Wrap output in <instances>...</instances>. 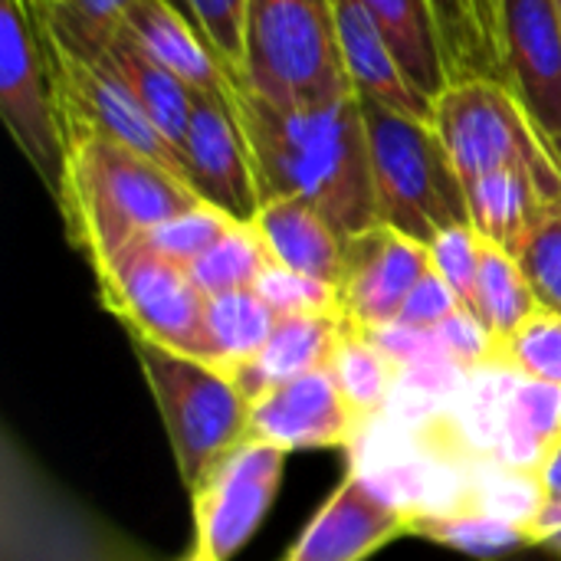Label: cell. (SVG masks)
Instances as JSON below:
<instances>
[{"mask_svg": "<svg viewBox=\"0 0 561 561\" xmlns=\"http://www.w3.org/2000/svg\"><path fill=\"white\" fill-rule=\"evenodd\" d=\"M539 309L561 316V194L546 201L513 250Z\"/></svg>", "mask_w": 561, "mask_h": 561, "instance_id": "cell-30", "label": "cell"}, {"mask_svg": "<svg viewBox=\"0 0 561 561\" xmlns=\"http://www.w3.org/2000/svg\"><path fill=\"white\" fill-rule=\"evenodd\" d=\"M529 539H533V546H542L561 559V500L542 503V510L529 523Z\"/></svg>", "mask_w": 561, "mask_h": 561, "instance_id": "cell-39", "label": "cell"}, {"mask_svg": "<svg viewBox=\"0 0 561 561\" xmlns=\"http://www.w3.org/2000/svg\"><path fill=\"white\" fill-rule=\"evenodd\" d=\"M358 102L368 135L378 224H388L424 247L440 230L470 224L463 181L434 122L398 115L368 99Z\"/></svg>", "mask_w": 561, "mask_h": 561, "instance_id": "cell-4", "label": "cell"}, {"mask_svg": "<svg viewBox=\"0 0 561 561\" xmlns=\"http://www.w3.org/2000/svg\"><path fill=\"white\" fill-rule=\"evenodd\" d=\"M444 352L467 371L496 365V339L490 335V329L467 309H457L440 329H434Z\"/></svg>", "mask_w": 561, "mask_h": 561, "instance_id": "cell-37", "label": "cell"}, {"mask_svg": "<svg viewBox=\"0 0 561 561\" xmlns=\"http://www.w3.org/2000/svg\"><path fill=\"white\" fill-rule=\"evenodd\" d=\"M128 339L164 417L181 483L194 493L233 447L250 440V398L224 368L204 358L135 332Z\"/></svg>", "mask_w": 561, "mask_h": 561, "instance_id": "cell-5", "label": "cell"}, {"mask_svg": "<svg viewBox=\"0 0 561 561\" xmlns=\"http://www.w3.org/2000/svg\"><path fill=\"white\" fill-rule=\"evenodd\" d=\"M434 128L463 184L490 171H523L546 197L561 194V161L506 82L483 76L447 82L434 99Z\"/></svg>", "mask_w": 561, "mask_h": 561, "instance_id": "cell-6", "label": "cell"}, {"mask_svg": "<svg viewBox=\"0 0 561 561\" xmlns=\"http://www.w3.org/2000/svg\"><path fill=\"white\" fill-rule=\"evenodd\" d=\"M329 375L335 378L345 404L362 424L385 414L388 398L398 385V365L381 352V345L365 329H355L348 322L332 355Z\"/></svg>", "mask_w": 561, "mask_h": 561, "instance_id": "cell-26", "label": "cell"}, {"mask_svg": "<svg viewBox=\"0 0 561 561\" xmlns=\"http://www.w3.org/2000/svg\"><path fill=\"white\" fill-rule=\"evenodd\" d=\"M233 102L250 141L263 204L299 197L312 204L342 240L378 224L358 95L332 105L283 108L233 79Z\"/></svg>", "mask_w": 561, "mask_h": 561, "instance_id": "cell-1", "label": "cell"}, {"mask_svg": "<svg viewBox=\"0 0 561 561\" xmlns=\"http://www.w3.org/2000/svg\"><path fill=\"white\" fill-rule=\"evenodd\" d=\"M408 536L447 546L473 561L506 559L533 546L523 526L496 519L483 510H463V513H447V516H414L408 526Z\"/></svg>", "mask_w": 561, "mask_h": 561, "instance_id": "cell-27", "label": "cell"}, {"mask_svg": "<svg viewBox=\"0 0 561 561\" xmlns=\"http://www.w3.org/2000/svg\"><path fill=\"white\" fill-rule=\"evenodd\" d=\"M184 181L191 191L237 224H253L263 201L247 131L230 92H197L194 115L181 145Z\"/></svg>", "mask_w": 561, "mask_h": 561, "instance_id": "cell-10", "label": "cell"}, {"mask_svg": "<svg viewBox=\"0 0 561 561\" xmlns=\"http://www.w3.org/2000/svg\"><path fill=\"white\" fill-rule=\"evenodd\" d=\"M39 7H53V3H59V0H36Z\"/></svg>", "mask_w": 561, "mask_h": 561, "instance_id": "cell-43", "label": "cell"}, {"mask_svg": "<svg viewBox=\"0 0 561 561\" xmlns=\"http://www.w3.org/2000/svg\"><path fill=\"white\" fill-rule=\"evenodd\" d=\"M539 309L516 256L483 240L480 279H477V319L490 329L496 345L510 339Z\"/></svg>", "mask_w": 561, "mask_h": 561, "instance_id": "cell-29", "label": "cell"}, {"mask_svg": "<svg viewBox=\"0 0 561 561\" xmlns=\"http://www.w3.org/2000/svg\"><path fill=\"white\" fill-rule=\"evenodd\" d=\"M131 3L135 0H59L53 7H39V13L59 46L79 56H99L118 33Z\"/></svg>", "mask_w": 561, "mask_h": 561, "instance_id": "cell-31", "label": "cell"}, {"mask_svg": "<svg viewBox=\"0 0 561 561\" xmlns=\"http://www.w3.org/2000/svg\"><path fill=\"white\" fill-rule=\"evenodd\" d=\"M0 115L53 197L66 171L56 56L36 0H0Z\"/></svg>", "mask_w": 561, "mask_h": 561, "instance_id": "cell-7", "label": "cell"}, {"mask_svg": "<svg viewBox=\"0 0 561 561\" xmlns=\"http://www.w3.org/2000/svg\"><path fill=\"white\" fill-rule=\"evenodd\" d=\"M279 316L256 289H233L210 296L204 306V329L210 345V365L227 375L253 362L276 332Z\"/></svg>", "mask_w": 561, "mask_h": 561, "instance_id": "cell-25", "label": "cell"}, {"mask_svg": "<svg viewBox=\"0 0 561 561\" xmlns=\"http://www.w3.org/2000/svg\"><path fill=\"white\" fill-rule=\"evenodd\" d=\"M431 266L434 273L457 293L460 306L477 316V279H480V256H483V237L470 227H447L431 243Z\"/></svg>", "mask_w": 561, "mask_h": 561, "instance_id": "cell-33", "label": "cell"}, {"mask_svg": "<svg viewBox=\"0 0 561 561\" xmlns=\"http://www.w3.org/2000/svg\"><path fill=\"white\" fill-rule=\"evenodd\" d=\"M467 191V210H470V227L486 240L503 250H516L529 224L539 217L546 207V191L536 184V178L523 171H490L463 184Z\"/></svg>", "mask_w": 561, "mask_h": 561, "instance_id": "cell-23", "label": "cell"}, {"mask_svg": "<svg viewBox=\"0 0 561 561\" xmlns=\"http://www.w3.org/2000/svg\"><path fill=\"white\" fill-rule=\"evenodd\" d=\"M431 270V250L388 224L348 237L335 286L345 322L365 332L394 325L408 296Z\"/></svg>", "mask_w": 561, "mask_h": 561, "instance_id": "cell-11", "label": "cell"}, {"mask_svg": "<svg viewBox=\"0 0 561 561\" xmlns=\"http://www.w3.org/2000/svg\"><path fill=\"white\" fill-rule=\"evenodd\" d=\"M122 30L194 92L233 89V76L178 0H135L125 10Z\"/></svg>", "mask_w": 561, "mask_h": 561, "instance_id": "cell-17", "label": "cell"}, {"mask_svg": "<svg viewBox=\"0 0 561 561\" xmlns=\"http://www.w3.org/2000/svg\"><path fill=\"white\" fill-rule=\"evenodd\" d=\"M408 526L411 516L352 470L312 516L286 561H365L391 539L408 536Z\"/></svg>", "mask_w": 561, "mask_h": 561, "instance_id": "cell-15", "label": "cell"}, {"mask_svg": "<svg viewBox=\"0 0 561 561\" xmlns=\"http://www.w3.org/2000/svg\"><path fill=\"white\" fill-rule=\"evenodd\" d=\"M457 309H463L460 299H457V293L431 270V273L414 286V293L408 296V302H404V309H401V316H398V325L434 332V329H440Z\"/></svg>", "mask_w": 561, "mask_h": 561, "instance_id": "cell-38", "label": "cell"}, {"mask_svg": "<svg viewBox=\"0 0 561 561\" xmlns=\"http://www.w3.org/2000/svg\"><path fill=\"white\" fill-rule=\"evenodd\" d=\"M53 56H56V79H59V99H62L66 122L95 128V131L154 158L158 164L171 168L184 181V164H181L178 148L145 115V108L138 105L135 92L112 66L105 49L99 56H79L53 39Z\"/></svg>", "mask_w": 561, "mask_h": 561, "instance_id": "cell-12", "label": "cell"}, {"mask_svg": "<svg viewBox=\"0 0 561 561\" xmlns=\"http://www.w3.org/2000/svg\"><path fill=\"white\" fill-rule=\"evenodd\" d=\"M496 365L561 388V316L536 309L510 339L496 345Z\"/></svg>", "mask_w": 561, "mask_h": 561, "instance_id": "cell-32", "label": "cell"}, {"mask_svg": "<svg viewBox=\"0 0 561 561\" xmlns=\"http://www.w3.org/2000/svg\"><path fill=\"white\" fill-rule=\"evenodd\" d=\"M506 85L561 161L559 0H506Z\"/></svg>", "mask_w": 561, "mask_h": 561, "instance_id": "cell-13", "label": "cell"}, {"mask_svg": "<svg viewBox=\"0 0 561 561\" xmlns=\"http://www.w3.org/2000/svg\"><path fill=\"white\" fill-rule=\"evenodd\" d=\"M230 224H233V220H230L227 214H220L217 207H210V204L201 201L194 210H187V214H181V217L161 224L158 230L145 233V240H148L151 250H158V253L168 256L171 263L191 266L197 256H204V253L220 240V233H224Z\"/></svg>", "mask_w": 561, "mask_h": 561, "instance_id": "cell-34", "label": "cell"}, {"mask_svg": "<svg viewBox=\"0 0 561 561\" xmlns=\"http://www.w3.org/2000/svg\"><path fill=\"white\" fill-rule=\"evenodd\" d=\"M447 76L506 82V0H427Z\"/></svg>", "mask_w": 561, "mask_h": 561, "instance_id": "cell-19", "label": "cell"}, {"mask_svg": "<svg viewBox=\"0 0 561 561\" xmlns=\"http://www.w3.org/2000/svg\"><path fill=\"white\" fill-rule=\"evenodd\" d=\"M92 270L99 276L102 306L115 312L128 332L210 362L204 329L207 296L194 286L187 266L171 263L138 237Z\"/></svg>", "mask_w": 561, "mask_h": 561, "instance_id": "cell-8", "label": "cell"}, {"mask_svg": "<svg viewBox=\"0 0 561 561\" xmlns=\"http://www.w3.org/2000/svg\"><path fill=\"white\" fill-rule=\"evenodd\" d=\"M237 82L283 108L332 105L355 95L342 59L335 0H247Z\"/></svg>", "mask_w": 561, "mask_h": 561, "instance_id": "cell-3", "label": "cell"}, {"mask_svg": "<svg viewBox=\"0 0 561 561\" xmlns=\"http://www.w3.org/2000/svg\"><path fill=\"white\" fill-rule=\"evenodd\" d=\"M559 7H561V0H559Z\"/></svg>", "mask_w": 561, "mask_h": 561, "instance_id": "cell-44", "label": "cell"}, {"mask_svg": "<svg viewBox=\"0 0 561 561\" xmlns=\"http://www.w3.org/2000/svg\"><path fill=\"white\" fill-rule=\"evenodd\" d=\"M335 23L355 95L378 102L398 115L434 122V99L411 82L371 13L358 0H335Z\"/></svg>", "mask_w": 561, "mask_h": 561, "instance_id": "cell-16", "label": "cell"}, {"mask_svg": "<svg viewBox=\"0 0 561 561\" xmlns=\"http://www.w3.org/2000/svg\"><path fill=\"white\" fill-rule=\"evenodd\" d=\"M253 224L279 266L339 286L345 240L312 204L299 197H276L260 207Z\"/></svg>", "mask_w": 561, "mask_h": 561, "instance_id": "cell-20", "label": "cell"}, {"mask_svg": "<svg viewBox=\"0 0 561 561\" xmlns=\"http://www.w3.org/2000/svg\"><path fill=\"white\" fill-rule=\"evenodd\" d=\"M536 477H539V486H542L546 500H561V437L556 440V447L542 457Z\"/></svg>", "mask_w": 561, "mask_h": 561, "instance_id": "cell-40", "label": "cell"}, {"mask_svg": "<svg viewBox=\"0 0 561 561\" xmlns=\"http://www.w3.org/2000/svg\"><path fill=\"white\" fill-rule=\"evenodd\" d=\"M56 204L72 247L95 266L125 243L194 210L201 197L154 158L66 122V171Z\"/></svg>", "mask_w": 561, "mask_h": 561, "instance_id": "cell-2", "label": "cell"}, {"mask_svg": "<svg viewBox=\"0 0 561 561\" xmlns=\"http://www.w3.org/2000/svg\"><path fill=\"white\" fill-rule=\"evenodd\" d=\"M273 263L276 260H273L263 233L256 230V224L233 220L220 233V240L187 266V273H191L194 286L210 299V296L233 293V289H253L256 279Z\"/></svg>", "mask_w": 561, "mask_h": 561, "instance_id": "cell-28", "label": "cell"}, {"mask_svg": "<svg viewBox=\"0 0 561 561\" xmlns=\"http://www.w3.org/2000/svg\"><path fill=\"white\" fill-rule=\"evenodd\" d=\"M184 13L197 23L217 59L237 79L243 66V30H247V0H178Z\"/></svg>", "mask_w": 561, "mask_h": 561, "instance_id": "cell-36", "label": "cell"}, {"mask_svg": "<svg viewBox=\"0 0 561 561\" xmlns=\"http://www.w3.org/2000/svg\"><path fill=\"white\" fill-rule=\"evenodd\" d=\"M496 561H561L559 556H552L549 549H542V546H529V549H523V552H513V556H506V559H496Z\"/></svg>", "mask_w": 561, "mask_h": 561, "instance_id": "cell-41", "label": "cell"}, {"mask_svg": "<svg viewBox=\"0 0 561 561\" xmlns=\"http://www.w3.org/2000/svg\"><path fill=\"white\" fill-rule=\"evenodd\" d=\"M345 316L342 312H306V316H286L276 322L273 339L266 348L230 371V378L240 385V391L250 398V404L293 378H302L309 371H322L332 365V355L342 342Z\"/></svg>", "mask_w": 561, "mask_h": 561, "instance_id": "cell-18", "label": "cell"}, {"mask_svg": "<svg viewBox=\"0 0 561 561\" xmlns=\"http://www.w3.org/2000/svg\"><path fill=\"white\" fill-rule=\"evenodd\" d=\"M561 437V388L533 381V378H516L506 414H503V434L496 444L493 460L536 473L542 457L556 447Z\"/></svg>", "mask_w": 561, "mask_h": 561, "instance_id": "cell-24", "label": "cell"}, {"mask_svg": "<svg viewBox=\"0 0 561 561\" xmlns=\"http://www.w3.org/2000/svg\"><path fill=\"white\" fill-rule=\"evenodd\" d=\"M358 3L371 13V20L385 33L391 53L398 56L411 82L424 95L437 99L447 89L450 76L427 0H358Z\"/></svg>", "mask_w": 561, "mask_h": 561, "instance_id": "cell-22", "label": "cell"}, {"mask_svg": "<svg viewBox=\"0 0 561 561\" xmlns=\"http://www.w3.org/2000/svg\"><path fill=\"white\" fill-rule=\"evenodd\" d=\"M253 289L270 302V309L279 319L306 316V312H342L335 286L312 279V276H302V273H293L279 263L266 266V273L256 279Z\"/></svg>", "mask_w": 561, "mask_h": 561, "instance_id": "cell-35", "label": "cell"}, {"mask_svg": "<svg viewBox=\"0 0 561 561\" xmlns=\"http://www.w3.org/2000/svg\"><path fill=\"white\" fill-rule=\"evenodd\" d=\"M362 427L329 368L276 385L250 404V437L286 454L352 447Z\"/></svg>", "mask_w": 561, "mask_h": 561, "instance_id": "cell-14", "label": "cell"}, {"mask_svg": "<svg viewBox=\"0 0 561 561\" xmlns=\"http://www.w3.org/2000/svg\"><path fill=\"white\" fill-rule=\"evenodd\" d=\"M286 450L266 440H243L233 447L207 480L191 493L197 546L217 561H230L263 526L279 483H283Z\"/></svg>", "mask_w": 561, "mask_h": 561, "instance_id": "cell-9", "label": "cell"}, {"mask_svg": "<svg viewBox=\"0 0 561 561\" xmlns=\"http://www.w3.org/2000/svg\"><path fill=\"white\" fill-rule=\"evenodd\" d=\"M184 561H217V559H214V556H210L207 549H201V546L194 542V552H191V556H187Z\"/></svg>", "mask_w": 561, "mask_h": 561, "instance_id": "cell-42", "label": "cell"}, {"mask_svg": "<svg viewBox=\"0 0 561 561\" xmlns=\"http://www.w3.org/2000/svg\"><path fill=\"white\" fill-rule=\"evenodd\" d=\"M105 56L112 59L118 76L128 82V89L135 92L138 105L154 122V128L181 154V145H184V135H187V125H191V115H194L197 92L187 82H181L171 69H164L158 59H151L122 26L112 36V43L105 46Z\"/></svg>", "mask_w": 561, "mask_h": 561, "instance_id": "cell-21", "label": "cell"}]
</instances>
